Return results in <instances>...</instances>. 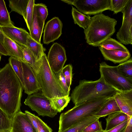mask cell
<instances>
[{
	"instance_id": "cell-18",
	"label": "cell",
	"mask_w": 132,
	"mask_h": 132,
	"mask_svg": "<svg viewBox=\"0 0 132 132\" xmlns=\"http://www.w3.org/2000/svg\"><path fill=\"white\" fill-rule=\"evenodd\" d=\"M130 118L127 114L121 111L109 115L105 119L106 124L104 131H106L114 128L128 120Z\"/></svg>"
},
{
	"instance_id": "cell-6",
	"label": "cell",
	"mask_w": 132,
	"mask_h": 132,
	"mask_svg": "<svg viewBox=\"0 0 132 132\" xmlns=\"http://www.w3.org/2000/svg\"><path fill=\"white\" fill-rule=\"evenodd\" d=\"M100 78L106 84L121 92L132 90V79L124 76L117 66L108 65L105 62L100 63Z\"/></svg>"
},
{
	"instance_id": "cell-31",
	"label": "cell",
	"mask_w": 132,
	"mask_h": 132,
	"mask_svg": "<svg viewBox=\"0 0 132 132\" xmlns=\"http://www.w3.org/2000/svg\"><path fill=\"white\" fill-rule=\"evenodd\" d=\"M120 72L125 77L132 79V58L117 66Z\"/></svg>"
},
{
	"instance_id": "cell-29",
	"label": "cell",
	"mask_w": 132,
	"mask_h": 132,
	"mask_svg": "<svg viewBox=\"0 0 132 132\" xmlns=\"http://www.w3.org/2000/svg\"><path fill=\"white\" fill-rule=\"evenodd\" d=\"M29 0H9V6L11 12L14 11L24 16Z\"/></svg>"
},
{
	"instance_id": "cell-37",
	"label": "cell",
	"mask_w": 132,
	"mask_h": 132,
	"mask_svg": "<svg viewBox=\"0 0 132 132\" xmlns=\"http://www.w3.org/2000/svg\"><path fill=\"white\" fill-rule=\"evenodd\" d=\"M104 130L102 127L101 122L98 119L86 127L83 132H96Z\"/></svg>"
},
{
	"instance_id": "cell-15",
	"label": "cell",
	"mask_w": 132,
	"mask_h": 132,
	"mask_svg": "<svg viewBox=\"0 0 132 132\" xmlns=\"http://www.w3.org/2000/svg\"><path fill=\"white\" fill-rule=\"evenodd\" d=\"M114 97L121 111L130 117L132 116V90H117Z\"/></svg>"
},
{
	"instance_id": "cell-36",
	"label": "cell",
	"mask_w": 132,
	"mask_h": 132,
	"mask_svg": "<svg viewBox=\"0 0 132 132\" xmlns=\"http://www.w3.org/2000/svg\"><path fill=\"white\" fill-rule=\"evenodd\" d=\"M72 67L71 64L66 65L61 70L62 73L65 78L68 87L70 88L71 84L72 78Z\"/></svg>"
},
{
	"instance_id": "cell-10",
	"label": "cell",
	"mask_w": 132,
	"mask_h": 132,
	"mask_svg": "<svg viewBox=\"0 0 132 132\" xmlns=\"http://www.w3.org/2000/svg\"><path fill=\"white\" fill-rule=\"evenodd\" d=\"M47 57L50 67L55 74L62 70L67 60L64 48L57 43L51 46Z\"/></svg>"
},
{
	"instance_id": "cell-7",
	"label": "cell",
	"mask_w": 132,
	"mask_h": 132,
	"mask_svg": "<svg viewBox=\"0 0 132 132\" xmlns=\"http://www.w3.org/2000/svg\"><path fill=\"white\" fill-rule=\"evenodd\" d=\"M24 103L39 116L53 118L58 112L52 108L50 100L42 93H36L28 95Z\"/></svg>"
},
{
	"instance_id": "cell-5",
	"label": "cell",
	"mask_w": 132,
	"mask_h": 132,
	"mask_svg": "<svg viewBox=\"0 0 132 132\" xmlns=\"http://www.w3.org/2000/svg\"><path fill=\"white\" fill-rule=\"evenodd\" d=\"M36 74L42 93L49 100L68 96L50 67L44 52L42 56L39 72Z\"/></svg>"
},
{
	"instance_id": "cell-25",
	"label": "cell",
	"mask_w": 132,
	"mask_h": 132,
	"mask_svg": "<svg viewBox=\"0 0 132 132\" xmlns=\"http://www.w3.org/2000/svg\"><path fill=\"white\" fill-rule=\"evenodd\" d=\"M22 47L23 48L24 61L32 68L35 74H37L39 71L40 62L36 61L33 54L28 48L26 47Z\"/></svg>"
},
{
	"instance_id": "cell-9",
	"label": "cell",
	"mask_w": 132,
	"mask_h": 132,
	"mask_svg": "<svg viewBox=\"0 0 132 132\" xmlns=\"http://www.w3.org/2000/svg\"><path fill=\"white\" fill-rule=\"evenodd\" d=\"M110 0H74L72 5L86 15H96L110 10Z\"/></svg>"
},
{
	"instance_id": "cell-19",
	"label": "cell",
	"mask_w": 132,
	"mask_h": 132,
	"mask_svg": "<svg viewBox=\"0 0 132 132\" xmlns=\"http://www.w3.org/2000/svg\"><path fill=\"white\" fill-rule=\"evenodd\" d=\"M3 44L8 53L9 56L24 61L23 48L21 46L5 35Z\"/></svg>"
},
{
	"instance_id": "cell-23",
	"label": "cell",
	"mask_w": 132,
	"mask_h": 132,
	"mask_svg": "<svg viewBox=\"0 0 132 132\" xmlns=\"http://www.w3.org/2000/svg\"><path fill=\"white\" fill-rule=\"evenodd\" d=\"M25 113L28 116L37 132H52V130L39 118L27 110Z\"/></svg>"
},
{
	"instance_id": "cell-16",
	"label": "cell",
	"mask_w": 132,
	"mask_h": 132,
	"mask_svg": "<svg viewBox=\"0 0 132 132\" xmlns=\"http://www.w3.org/2000/svg\"><path fill=\"white\" fill-rule=\"evenodd\" d=\"M98 47L104 59L111 61L115 64L120 63L131 57V55L129 51L107 50L100 47Z\"/></svg>"
},
{
	"instance_id": "cell-21",
	"label": "cell",
	"mask_w": 132,
	"mask_h": 132,
	"mask_svg": "<svg viewBox=\"0 0 132 132\" xmlns=\"http://www.w3.org/2000/svg\"><path fill=\"white\" fill-rule=\"evenodd\" d=\"M100 118L95 116L84 118L70 127L60 132H83L86 127Z\"/></svg>"
},
{
	"instance_id": "cell-24",
	"label": "cell",
	"mask_w": 132,
	"mask_h": 132,
	"mask_svg": "<svg viewBox=\"0 0 132 132\" xmlns=\"http://www.w3.org/2000/svg\"><path fill=\"white\" fill-rule=\"evenodd\" d=\"M71 13L74 22L84 29H86L89 24L91 18L90 15L84 14L74 7L72 6Z\"/></svg>"
},
{
	"instance_id": "cell-13",
	"label": "cell",
	"mask_w": 132,
	"mask_h": 132,
	"mask_svg": "<svg viewBox=\"0 0 132 132\" xmlns=\"http://www.w3.org/2000/svg\"><path fill=\"white\" fill-rule=\"evenodd\" d=\"M12 132H37L28 116L20 111L12 119Z\"/></svg>"
},
{
	"instance_id": "cell-26",
	"label": "cell",
	"mask_w": 132,
	"mask_h": 132,
	"mask_svg": "<svg viewBox=\"0 0 132 132\" xmlns=\"http://www.w3.org/2000/svg\"><path fill=\"white\" fill-rule=\"evenodd\" d=\"M9 63L12 68L21 84L23 90L24 85L23 75V69L21 60L10 56L9 59Z\"/></svg>"
},
{
	"instance_id": "cell-11",
	"label": "cell",
	"mask_w": 132,
	"mask_h": 132,
	"mask_svg": "<svg viewBox=\"0 0 132 132\" xmlns=\"http://www.w3.org/2000/svg\"><path fill=\"white\" fill-rule=\"evenodd\" d=\"M21 61L23 69L24 93L28 95L37 93L41 88L35 73L29 64L24 61Z\"/></svg>"
},
{
	"instance_id": "cell-3",
	"label": "cell",
	"mask_w": 132,
	"mask_h": 132,
	"mask_svg": "<svg viewBox=\"0 0 132 132\" xmlns=\"http://www.w3.org/2000/svg\"><path fill=\"white\" fill-rule=\"evenodd\" d=\"M117 22L115 19L102 13L91 17L89 24L84 30L86 43L93 46L98 47L114 33Z\"/></svg>"
},
{
	"instance_id": "cell-46",
	"label": "cell",
	"mask_w": 132,
	"mask_h": 132,
	"mask_svg": "<svg viewBox=\"0 0 132 132\" xmlns=\"http://www.w3.org/2000/svg\"><path fill=\"white\" fill-rule=\"evenodd\" d=\"M1 54H0V61H1Z\"/></svg>"
},
{
	"instance_id": "cell-35",
	"label": "cell",
	"mask_w": 132,
	"mask_h": 132,
	"mask_svg": "<svg viewBox=\"0 0 132 132\" xmlns=\"http://www.w3.org/2000/svg\"><path fill=\"white\" fill-rule=\"evenodd\" d=\"M34 7L37 15L45 22L48 14L47 6L44 4L40 3L35 4Z\"/></svg>"
},
{
	"instance_id": "cell-39",
	"label": "cell",
	"mask_w": 132,
	"mask_h": 132,
	"mask_svg": "<svg viewBox=\"0 0 132 132\" xmlns=\"http://www.w3.org/2000/svg\"><path fill=\"white\" fill-rule=\"evenodd\" d=\"M128 120V119L117 126L105 132H124L127 126Z\"/></svg>"
},
{
	"instance_id": "cell-44",
	"label": "cell",
	"mask_w": 132,
	"mask_h": 132,
	"mask_svg": "<svg viewBox=\"0 0 132 132\" xmlns=\"http://www.w3.org/2000/svg\"><path fill=\"white\" fill-rule=\"evenodd\" d=\"M0 132H12L11 130H10L4 131H0Z\"/></svg>"
},
{
	"instance_id": "cell-14",
	"label": "cell",
	"mask_w": 132,
	"mask_h": 132,
	"mask_svg": "<svg viewBox=\"0 0 132 132\" xmlns=\"http://www.w3.org/2000/svg\"><path fill=\"white\" fill-rule=\"evenodd\" d=\"M2 28L4 34L7 37L21 47H26L27 38L29 33L26 30L14 26L2 27Z\"/></svg>"
},
{
	"instance_id": "cell-2",
	"label": "cell",
	"mask_w": 132,
	"mask_h": 132,
	"mask_svg": "<svg viewBox=\"0 0 132 132\" xmlns=\"http://www.w3.org/2000/svg\"><path fill=\"white\" fill-rule=\"evenodd\" d=\"M116 89L106 84L100 78L95 81L80 80L70 96L75 106L90 100L114 96Z\"/></svg>"
},
{
	"instance_id": "cell-34",
	"label": "cell",
	"mask_w": 132,
	"mask_h": 132,
	"mask_svg": "<svg viewBox=\"0 0 132 132\" xmlns=\"http://www.w3.org/2000/svg\"><path fill=\"white\" fill-rule=\"evenodd\" d=\"M129 1V0H110V11H113L114 14L122 12Z\"/></svg>"
},
{
	"instance_id": "cell-20",
	"label": "cell",
	"mask_w": 132,
	"mask_h": 132,
	"mask_svg": "<svg viewBox=\"0 0 132 132\" xmlns=\"http://www.w3.org/2000/svg\"><path fill=\"white\" fill-rule=\"evenodd\" d=\"M120 111H121L113 97L109 98L94 116L100 118Z\"/></svg>"
},
{
	"instance_id": "cell-12",
	"label": "cell",
	"mask_w": 132,
	"mask_h": 132,
	"mask_svg": "<svg viewBox=\"0 0 132 132\" xmlns=\"http://www.w3.org/2000/svg\"><path fill=\"white\" fill-rule=\"evenodd\" d=\"M63 24L58 17H54L48 21L45 26L43 42L48 44L58 39L62 34Z\"/></svg>"
},
{
	"instance_id": "cell-30",
	"label": "cell",
	"mask_w": 132,
	"mask_h": 132,
	"mask_svg": "<svg viewBox=\"0 0 132 132\" xmlns=\"http://www.w3.org/2000/svg\"><path fill=\"white\" fill-rule=\"evenodd\" d=\"M70 100L69 96L53 98L50 100L51 107L53 109L60 112L67 106Z\"/></svg>"
},
{
	"instance_id": "cell-28",
	"label": "cell",
	"mask_w": 132,
	"mask_h": 132,
	"mask_svg": "<svg viewBox=\"0 0 132 132\" xmlns=\"http://www.w3.org/2000/svg\"><path fill=\"white\" fill-rule=\"evenodd\" d=\"M0 26L2 27L14 26L4 0H0Z\"/></svg>"
},
{
	"instance_id": "cell-33",
	"label": "cell",
	"mask_w": 132,
	"mask_h": 132,
	"mask_svg": "<svg viewBox=\"0 0 132 132\" xmlns=\"http://www.w3.org/2000/svg\"><path fill=\"white\" fill-rule=\"evenodd\" d=\"M12 119L0 108V131L11 130Z\"/></svg>"
},
{
	"instance_id": "cell-43",
	"label": "cell",
	"mask_w": 132,
	"mask_h": 132,
	"mask_svg": "<svg viewBox=\"0 0 132 132\" xmlns=\"http://www.w3.org/2000/svg\"><path fill=\"white\" fill-rule=\"evenodd\" d=\"M61 1L68 4L72 5L74 0H61Z\"/></svg>"
},
{
	"instance_id": "cell-17",
	"label": "cell",
	"mask_w": 132,
	"mask_h": 132,
	"mask_svg": "<svg viewBox=\"0 0 132 132\" xmlns=\"http://www.w3.org/2000/svg\"><path fill=\"white\" fill-rule=\"evenodd\" d=\"M45 22L38 16L34 7L32 21L29 34L34 40L41 43V38Z\"/></svg>"
},
{
	"instance_id": "cell-1",
	"label": "cell",
	"mask_w": 132,
	"mask_h": 132,
	"mask_svg": "<svg viewBox=\"0 0 132 132\" xmlns=\"http://www.w3.org/2000/svg\"><path fill=\"white\" fill-rule=\"evenodd\" d=\"M23 90L19 79L9 63L0 69V108L11 119L21 111Z\"/></svg>"
},
{
	"instance_id": "cell-45",
	"label": "cell",
	"mask_w": 132,
	"mask_h": 132,
	"mask_svg": "<svg viewBox=\"0 0 132 132\" xmlns=\"http://www.w3.org/2000/svg\"><path fill=\"white\" fill-rule=\"evenodd\" d=\"M96 132H105V131H104V130L103 131H98Z\"/></svg>"
},
{
	"instance_id": "cell-38",
	"label": "cell",
	"mask_w": 132,
	"mask_h": 132,
	"mask_svg": "<svg viewBox=\"0 0 132 132\" xmlns=\"http://www.w3.org/2000/svg\"><path fill=\"white\" fill-rule=\"evenodd\" d=\"M55 74L65 94L67 96H69L70 88L68 87L66 80L61 70L59 73Z\"/></svg>"
},
{
	"instance_id": "cell-40",
	"label": "cell",
	"mask_w": 132,
	"mask_h": 132,
	"mask_svg": "<svg viewBox=\"0 0 132 132\" xmlns=\"http://www.w3.org/2000/svg\"><path fill=\"white\" fill-rule=\"evenodd\" d=\"M124 132H132V116L128 119L127 126Z\"/></svg>"
},
{
	"instance_id": "cell-41",
	"label": "cell",
	"mask_w": 132,
	"mask_h": 132,
	"mask_svg": "<svg viewBox=\"0 0 132 132\" xmlns=\"http://www.w3.org/2000/svg\"><path fill=\"white\" fill-rule=\"evenodd\" d=\"M0 54L1 55L9 56L8 53L3 43L0 40Z\"/></svg>"
},
{
	"instance_id": "cell-42",
	"label": "cell",
	"mask_w": 132,
	"mask_h": 132,
	"mask_svg": "<svg viewBox=\"0 0 132 132\" xmlns=\"http://www.w3.org/2000/svg\"><path fill=\"white\" fill-rule=\"evenodd\" d=\"M5 36V35L3 32L2 27L0 26V40L2 43L4 41Z\"/></svg>"
},
{
	"instance_id": "cell-32",
	"label": "cell",
	"mask_w": 132,
	"mask_h": 132,
	"mask_svg": "<svg viewBox=\"0 0 132 132\" xmlns=\"http://www.w3.org/2000/svg\"><path fill=\"white\" fill-rule=\"evenodd\" d=\"M35 0H29L27 6L23 17L30 32L32 21Z\"/></svg>"
},
{
	"instance_id": "cell-22",
	"label": "cell",
	"mask_w": 132,
	"mask_h": 132,
	"mask_svg": "<svg viewBox=\"0 0 132 132\" xmlns=\"http://www.w3.org/2000/svg\"><path fill=\"white\" fill-rule=\"evenodd\" d=\"M26 47L32 52L36 61L40 63L42 54L46 50L43 45L33 39L29 34L27 38Z\"/></svg>"
},
{
	"instance_id": "cell-27",
	"label": "cell",
	"mask_w": 132,
	"mask_h": 132,
	"mask_svg": "<svg viewBox=\"0 0 132 132\" xmlns=\"http://www.w3.org/2000/svg\"><path fill=\"white\" fill-rule=\"evenodd\" d=\"M98 47L107 50H119L125 52L129 51L122 44L111 37L103 42Z\"/></svg>"
},
{
	"instance_id": "cell-4",
	"label": "cell",
	"mask_w": 132,
	"mask_h": 132,
	"mask_svg": "<svg viewBox=\"0 0 132 132\" xmlns=\"http://www.w3.org/2000/svg\"><path fill=\"white\" fill-rule=\"evenodd\" d=\"M109 98H98L89 100L75 106L65 112L62 113L60 117L58 132L69 128L84 118L94 116Z\"/></svg>"
},
{
	"instance_id": "cell-8",
	"label": "cell",
	"mask_w": 132,
	"mask_h": 132,
	"mask_svg": "<svg viewBox=\"0 0 132 132\" xmlns=\"http://www.w3.org/2000/svg\"><path fill=\"white\" fill-rule=\"evenodd\" d=\"M122 22L116 36L118 41L125 45L132 44V0L129 1L122 12Z\"/></svg>"
}]
</instances>
